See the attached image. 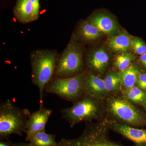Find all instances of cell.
Returning a JSON list of instances; mask_svg holds the SVG:
<instances>
[{
    "mask_svg": "<svg viewBox=\"0 0 146 146\" xmlns=\"http://www.w3.org/2000/svg\"><path fill=\"white\" fill-rule=\"evenodd\" d=\"M57 58L56 52L48 50H36L31 54L32 81L39 89V109L43 108L44 91L54 75Z\"/></svg>",
    "mask_w": 146,
    "mask_h": 146,
    "instance_id": "1",
    "label": "cell"
},
{
    "mask_svg": "<svg viewBox=\"0 0 146 146\" xmlns=\"http://www.w3.org/2000/svg\"><path fill=\"white\" fill-rule=\"evenodd\" d=\"M31 113L16 107L9 99L0 104V139L8 140L12 134L22 136Z\"/></svg>",
    "mask_w": 146,
    "mask_h": 146,
    "instance_id": "2",
    "label": "cell"
},
{
    "mask_svg": "<svg viewBox=\"0 0 146 146\" xmlns=\"http://www.w3.org/2000/svg\"><path fill=\"white\" fill-rule=\"evenodd\" d=\"M85 76V74L82 73L68 78L53 76L47 84L44 91L75 103L82 99V96L86 94L84 89Z\"/></svg>",
    "mask_w": 146,
    "mask_h": 146,
    "instance_id": "3",
    "label": "cell"
},
{
    "mask_svg": "<svg viewBox=\"0 0 146 146\" xmlns=\"http://www.w3.org/2000/svg\"><path fill=\"white\" fill-rule=\"evenodd\" d=\"M82 68V50L72 38L57 58L54 76L62 78L72 77L82 74L80 72Z\"/></svg>",
    "mask_w": 146,
    "mask_h": 146,
    "instance_id": "4",
    "label": "cell"
},
{
    "mask_svg": "<svg viewBox=\"0 0 146 146\" xmlns=\"http://www.w3.org/2000/svg\"><path fill=\"white\" fill-rule=\"evenodd\" d=\"M58 144L59 146H125L110 140L106 127L93 125L86 126L83 133L78 138H62Z\"/></svg>",
    "mask_w": 146,
    "mask_h": 146,
    "instance_id": "5",
    "label": "cell"
},
{
    "mask_svg": "<svg viewBox=\"0 0 146 146\" xmlns=\"http://www.w3.org/2000/svg\"><path fill=\"white\" fill-rule=\"evenodd\" d=\"M98 107L91 97L85 96L74 103L72 107L62 110V118L67 120L73 127L82 121H89L96 117Z\"/></svg>",
    "mask_w": 146,
    "mask_h": 146,
    "instance_id": "6",
    "label": "cell"
},
{
    "mask_svg": "<svg viewBox=\"0 0 146 146\" xmlns=\"http://www.w3.org/2000/svg\"><path fill=\"white\" fill-rule=\"evenodd\" d=\"M108 104L110 110L112 114L126 122L138 125L141 121L142 117L140 112L125 100L112 99Z\"/></svg>",
    "mask_w": 146,
    "mask_h": 146,
    "instance_id": "7",
    "label": "cell"
},
{
    "mask_svg": "<svg viewBox=\"0 0 146 146\" xmlns=\"http://www.w3.org/2000/svg\"><path fill=\"white\" fill-rule=\"evenodd\" d=\"M52 112V110L43 107L31 113L27 121L26 128L24 131L26 134V141H28L34 134L45 131L46 124Z\"/></svg>",
    "mask_w": 146,
    "mask_h": 146,
    "instance_id": "8",
    "label": "cell"
},
{
    "mask_svg": "<svg viewBox=\"0 0 146 146\" xmlns=\"http://www.w3.org/2000/svg\"><path fill=\"white\" fill-rule=\"evenodd\" d=\"M88 22L96 27L102 33L110 35L119 30V26L115 19L104 11H98L89 17Z\"/></svg>",
    "mask_w": 146,
    "mask_h": 146,
    "instance_id": "9",
    "label": "cell"
},
{
    "mask_svg": "<svg viewBox=\"0 0 146 146\" xmlns=\"http://www.w3.org/2000/svg\"><path fill=\"white\" fill-rule=\"evenodd\" d=\"M112 128L137 146H146V130L131 127L126 125L115 123Z\"/></svg>",
    "mask_w": 146,
    "mask_h": 146,
    "instance_id": "10",
    "label": "cell"
},
{
    "mask_svg": "<svg viewBox=\"0 0 146 146\" xmlns=\"http://www.w3.org/2000/svg\"><path fill=\"white\" fill-rule=\"evenodd\" d=\"M13 14L16 21L27 24L36 21L34 6L30 0H17L13 8Z\"/></svg>",
    "mask_w": 146,
    "mask_h": 146,
    "instance_id": "11",
    "label": "cell"
},
{
    "mask_svg": "<svg viewBox=\"0 0 146 146\" xmlns=\"http://www.w3.org/2000/svg\"><path fill=\"white\" fill-rule=\"evenodd\" d=\"M84 89L86 95L91 98H98L106 92L104 80L92 74H86Z\"/></svg>",
    "mask_w": 146,
    "mask_h": 146,
    "instance_id": "12",
    "label": "cell"
},
{
    "mask_svg": "<svg viewBox=\"0 0 146 146\" xmlns=\"http://www.w3.org/2000/svg\"><path fill=\"white\" fill-rule=\"evenodd\" d=\"M109 59V56L106 51L103 49H100L89 54L88 64L89 67L93 70L102 72L107 67Z\"/></svg>",
    "mask_w": 146,
    "mask_h": 146,
    "instance_id": "13",
    "label": "cell"
},
{
    "mask_svg": "<svg viewBox=\"0 0 146 146\" xmlns=\"http://www.w3.org/2000/svg\"><path fill=\"white\" fill-rule=\"evenodd\" d=\"M132 39L125 33H119L110 40L108 46L115 52L125 53L131 46Z\"/></svg>",
    "mask_w": 146,
    "mask_h": 146,
    "instance_id": "14",
    "label": "cell"
},
{
    "mask_svg": "<svg viewBox=\"0 0 146 146\" xmlns=\"http://www.w3.org/2000/svg\"><path fill=\"white\" fill-rule=\"evenodd\" d=\"M140 73L138 67L131 64L127 69L119 71L118 74L121 78V85L126 88H129L135 86Z\"/></svg>",
    "mask_w": 146,
    "mask_h": 146,
    "instance_id": "15",
    "label": "cell"
},
{
    "mask_svg": "<svg viewBox=\"0 0 146 146\" xmlns=\"http://www.w3.org/2000/svg\"><path fill=\"white\" fill-rule=\"evenodd\" d=\"M80 36L85 41L89 42L98 39L102 35V32L88 21H82L78 29Z\"/></svg>",
    "mask_w": 146,
    "mask_h": 146,
    "instance_id": "16",
    "label": "cell"
},
{
    "mask_svg": "<svg viewBox=\"0 0 146 146\" xmlns=\"http://www.w3.org/2000/svg\"><path fill=\"white\" fill-rule=\"evenodd\" d=\"M28 141L33 146H59L55 141V136L46 133L45 131L34 134Z\"/></svg>",
    "mask_w": 146,
    "mask_h": 146,
    "instance_id": "17",
    "label": "cell"
},
{
    "mask_svg": "<svg viewBox=\"0 0 146 146\" xmlns=\"http://www.w3.org/2000/svg\"><path fill=\"white\" fill-rule=\"evenodd\" d=\"M124 94L127 100L136 104H142L146 100V92L138 86L126 88Z\"/></svg>",
    "mask_w": 146,
    "mask_h": 146,
    "instance_id": "18",
    "label": "cell"
},
{
    "mask_svg": "<svg viewBox=\"0 0 146 146\" xmlns=\"http://www.w3.org/2000/svg\"><path fill=\"white\" fill-rule=\"evenodd\" d=\"M106 92H112L119 90L121 85V80L118 73H109L104 80Z\"/></svg>",
    "mask_w": 146,
    "mask_h": 146,
    "instance_id": "19",
    "label": "cell"
},
{
    "mask_svg": "<svg viewBox=\"0 0 146 146\" xmlns=\"http://www.w3.org/2000/svg\"><path fill=\"white\" fill-rule=\"evenodd\" d=\"M134 58V55L132 54L123 53L116 56L114 64L120 71L124 70L130 66Z\"/></svg>",
    "mask_w": 146,
    "mask_h": 146,
    "instance_id": "20",
    "label": "cell"
},
{
    "mask_svg": "<svg viewBox=\"0 0 146 146\" xmlns=\"http://www.w3.org/2000/svg\"><path fill=\"white\" fill-rule=\"evenodd\" d=\"M131 46L134 52L137 54L141 55L146 53V44L141 39L134 37L132 39Z\"/></svg>",
    "mask_w": 146,
    "mask_h": 146,
    "instance_id": "21",
    "label": "cell"
},
{
    "mask_svg": "<svg viewBox=\"0 0 146 146\" xmlns=\"http://www.w3.org/2000/svg\"><path fill=\"white\" fill-rule=\"evenodd\" d=\"M136 83L140 89L146 91V73H140Z\"/></svg>",
    "mask_w": 146,
    "mask_h": 146,
    "instance_id": "22",
    "label": "cell"
},
{
    "mask_svg": "<svg viewBox=\"0 0 146 146\" xmlns=\"http://www.w3.org/2000/svg\"><path fill=\"white\" fill-rule=\"evenodd\" d=\"M33 4L34 6L35 13L36 19L38 20L39 17V9H40V4L39 0H30Z\"/></svg>",
    "mask_w": 146,
    "mask_h": 146,
    "instance_id": "23",
    "label": "cell"
},
{
    "mask_svg": "<svg viewBox=\"0 0 146 146\" xmlns=\"http://www.w3.org/2000/svg\"><path fill=\"white\" fill-rule=\"evenodd\" d=\"M0 146H15V143H13L8 140L6 141H1Z\"/></svg>",
    "mask_w": 146,
    "mask_h": 146,
    "instance_id": "24",
    "label": "cell"
},
{
    "mask_svg": "<svg viewBox=\"0 0 146 146\" xmlns=\"http://www.w3.org/2000/svg\"><path fill=\"white\" fill-rule=\"evenodd\" d=\"M140 59L144 68H146V53L141 55Z\"/></svg>",
    "mask_w": 146,
    "mask_h": 146,
    "instance_id": "25",
    "label": "cell"
},
{
    "mask_svg": "<svg viewBox=\"0 0 146 146\" xmlns=\"http://www.w3.org/2000/svg\"><path fill=\"white\" fill-rule=\"evenodd\" d=\"M15 146H33L30 144L27 143H23V142H20V143H15Z\"/></svg>",
    "mask_w": 146,
    "mask_h": 146,
    "instance_id": "26",
    "label": "cell"
},
{
    "mask_svg": "<svg viewBox=\"0 0 146 146\" xmlns=\"http://www.w3.org/2000/svg\"><path fill=\"white\" fill-rule=\"evenodd\" d=\"M142 105H143V106L145 108V109L146 110V100L142 104Z\"/></svg>",
    "mask_w": 146,
    "mask_h": 146,
    "instance_id": "27",
    "label": "cell"
}]
</instances>
